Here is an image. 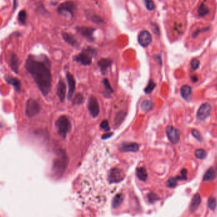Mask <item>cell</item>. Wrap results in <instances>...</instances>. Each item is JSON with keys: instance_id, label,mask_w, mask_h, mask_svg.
Masks as SVG:
<instances>
[{"instance_id": "1", "label": "cell", "mask_w": 217, "mask_h": 217, "mask_svg": "<svg viewBox=\"0 0 217 217\" xmlns=\"http://www.w3.org/2000/svg\"><path fill=\"white\" fill-rule=\"evenodd\" d=\"M24 67L33 77L42 95H48L52 83L51 64L48 58L44 55H29L26 60Z\"/></svg>"}, {"instance_id": "2", "label": "cell", "mask_w": 217, "mask_h": 217, "mask_svg": "<svg viewBox=\"0 0 217 217\" xmlns=\"http://www.w3.org/2000/svg\"><path fill=\"white\" fill-rule=\"evenodd\" d=\"M69 161L67 153L64 149H60L57 150L56 158L53 161V170L56 175H61L65 170Z\"/></svg>"}, {"instance_id": "3", "label": "cell", "mask_w": 217, "mask_h": 217, "mask_svg": "<svg viewBox=\"0 0 217 217\" xmlns=\"http://www.w3.org/2000/svg\"><path fill=\"white\" fill-rule=\"evenodd\" d=\"M96 53L97 52L95 49L91 47H87L86 48L83 49L79 55L75 56L74 60L83 65H89L92 63V59L95 56Z\"/></svg>"}, {"instance_id": "4", "label": "cell", "mask_w": 217, "mask_h": 217, "mask_svg": "<svg viewBox=\"0 0 217 217\" xmlns=\"http://www.w3.org/2000/svg\"><path fill=\"white\" fill-rule=\"evenodd\" d=\"M55 126L59 134L64 138L66 137L72 128L71 122L65 116H61L59 117L55 122Z\"/></svg>"}, {"instance_id": "5", "label": "cell", "mask_w": 217, "mask_h": 217, "mask_svg": "<svg viewBox=\"0 0 217 217\" xmlns=\"http://www.w3.org/2000/svg\"><path fill=\"white\" fill-rule=\"evenodd\" d=\"M41 111V106L39 103L36 100L29 99L27 100L26 104L25 114L27 118H33L37 115Z\"/></svg>"}, {"instance_id": "6", "label": "cell", "mask_w": 217, "mask_h": 217, "mask_svg": "<svg viewBox=\"0 0 217 217\" xmlns=\"http://www.w3.org/2000/svg\"><path fill=\"white\" fill-rule=\"evenodd\" d=\"M166 133L168 140L171 143L177 144L179 142L180 139L181 133L178 129L173 127V126H168L166 128Z\"/></svg>"}, {"instance_id": "7", "label": "cell", "mask_w": 217, "mask_h": 217, "mask_svg": "<svg viewBox=\"0 0 217 217\" xmlns=\"http://www.w3.org/2000/svg\"><path fill=\"white\" fill-rule=\"evenodd\" d=\"M76 9V5L72 1H66L60 5L58 8V13L62 15H71L72 16L74 11Z\"/></svg>"}, {"instance_id": "8", "label": "cell", "mask_w": 217, "mask_h": 217, "mask_svg": "<svg viewBox=\"0 0 217 217\" xmlns=\"http://www.w3.org/2000/svg\"><path fill=\"white\" fill-rule=\"evenodd\" d=\"M212 106L208 103H204L201 105L197 112L196 117L200 121H203L208 118L211 112H212Z\"/></svg>"}, {"instance_id": "9", "label": "cell", "mask_w": 217, "mask_h": 217, "mask_svg": "<svg viewBox=\"0 0 217 217\" xmlns=\"http://www.w3.org/2000/svg\"><path fill=\"white\" fill-rule=\"evenodd\" d=\"M88 109L93 118H97L100 113V106L96 97L92 96L90 97Z\"/></svg>"}, {"instance_id": "10", "label": "cell", "mask_w": 217, "mask_h": 217, "mask_svg": "<svg viewBox=\"0 0 217 217\" xmlns=\"http://www.w3.org/2000/svg\"><path fill=\"white\" fill-rule=\"evenodd\" d=\"M138 41L141 46H148L152 41V35L149 31L146 30L141 31L138 36Z\"/></svg>"}, {"instance_id": "11", "label": "cell", "mask_w": 217, "mask_h": 217, "mask_svg": "<svg viewBox=\"0 0 217 217\" xmlns=\"http://www.w3.org/2000/svg\"><path fill=\"white\" fill-rule=\"evenodd\" d=\"M140 146L135 142H123L119 147V150L121 152H136L139 150Z\"/></svg>"}, {"instance_id": "12", "label": "cell", "mask_w": 217, "mask_h": 217, "mask_svg": "<svg viewBox=\"0 0 217 217\" xmlns=\"http://www.w3.org/2000/svg\"><path fill=\"white\" fill-rule=\"evenodd\" d=\"M66 78H67L69 87L67 98L69 100H71L73 97L75 90H76V81H75L74 76L69 72L66 74Z\"/></svg>"}, {"instance_id": "13", "label": "cell", "mask_w": 217, "mask_h": 217, "mask_svg": "<svg viewBox=\"0 0 217 217\" xmlns=\"http://www.w3.org/2000/svg\"><path fill=\"white\" fill-rule=\"evenodd\" d=\"M5 80L8 84L14 87L17 92H21V83L20 80L17 79V78L12 76L10 74H7L5 76Z\"/></svg>"}, {"instance_id": "14", "label": "cell", "mask_w": 217, "mask_h": 217, "mask_svg": "<svg viewBox=\"0 0 217 217\" xmlns=\"http://www.w3.org/2000/svg\"><path fill=\"white\" fill-rule=\"evenodd\" d=\"M77 30L81 35L88 40L90 41H93L94 40L93 33L95 31V29H93V28L88 27H79L77 28Z\"/></svg>"}, {"instance_id": "15", "label": "cell", "mask_w": 217, "mask_h": 217, "mask_svg": "<svg viewBox=\"0 0 217 217\" xmlns=\"http://www.w3.org/2000/svg\"><path fill=\"white\" fill-rule=\"evenodd\" d=\"M56 95L61 102L64 101L66 96V85L64 81L59 79V82L56 86Z\"/></svg>"}, {"instance_id": "16", "label": "cell", "mask_w": 217, "mask_h": 217, "mask_svg": "<svg viewBox=\"0 0 217 217\" xmlns=\"http://www.w3.org/2000/svg\"><path fill=\"white\" fill-rule=\"evenodd\" d=\"M10 67L15 73L18 74V67H19V59L18 56L13 53H12L10 57Z\"/></svg>"}, {"instance_id": "17", "label": "cell", "mask_w": 217, "mask_h": 217, "mask_svg": "<svg viewBox=\"0 0 217 217\" xmlns=\"http://www.w3.org/2000/svg\"><path fill=\"white\" fill-rule=\"evenodd\" d=\"M201 201L200 194L199 193L195 194L190 204V211L191 213H194L198 209L201 204Z\"/></svg>"}, {"instance_id": "18", "label": "cell", "mask_w": 217, "mask_h": 217, "mask_svg": "<svg viewBox=\"0 0 217 217\" xmlns=\"http://www.w3.org/2000/svg\"><path fill=\"white\" fill-rule=\"evenodd\" d=\"M197 13L199 17H204L210 14V8L205 3H202L198 6Z\"/></svg>"}, {"instance_id": "19", "label": "cell", "mask_w": 217, "mask_h": 217, "mask_svg": "<svg viewBox=\"0 0 217 217\" xmlns=\"http://www.w3.org/2000/svg\"><path fill=\"white\" fill-rule=\"evenodd\" d=\"M62 37L65 41L67 42L70 45L74 47H78V43L77 40L72 34L67 33H62Z\"/></svg>"}, {"instance_id": "20", "label": "cell", "mask_w": 217, "mask_h": 217, "mask_svg": "<svg viewBox=\"0 0 217 217\" xmlns=\"http://www.w3.org/2000/svg\"><path fill=\"white\" fill-rule=\"evenodd\" d=\"M99 67L103 73H105L110 66L112 64V61L109 59H102L97 63Z\"/></svg>"}, {"instance_id": "21", "label": "cell", "mask_w": 217, "mask_h": 217, "mask_svg": "<svg viewBox=\"0 0 217 217\" xmlns=\"http://www.w3.org/2000/svg\"><path fill=\"white\" fill-rule=\"evenodd\" d=\"M215 178H216L215 169L213 167H211L207 169L206 172L205 173V174L204 175L203 180L204 182H211L215 180Z\"/></svg>"}, {"instance_id": "22", "label": "cell", "mask_w": 217, "mask_h": 217, "mask_svg": "<svg viewBox=\"0 0 217 217\" xmlns=\"http://www.w3.org/2000/svg\"><path fill=\"white\" fill-rule=\"evenodd\" d=\"M192 94V88L189 85H184L180 88V95L184 100H187Z\"/></svg>"}, {"instance_id": "23", "label": "cell", "mask_w": 217, "mask_h": 217, "mask_svg": "<svg viewBox=\"0 0 217 217\" xmlns=\"http://www.w3.org/2000/svg\"><path fill=\"white\" fill-rule=\"evenodd\" d=\"M126 116H127V113L124 111H119L116 115L114 119V124L116 128L119 127L122 124V122L124 120Z\"/></svg>"}, {"instance_id": "24", "label": "cell", "mask_w": 217, "mask_h": 217, "mask_svg": "<svg viewBox=\"0 0 217 217\" xmlns=\"http://www.w3.org/2000/svg\"><path fill=\"white\" fill-rule=\"evenodd\" d=\"M141 111L145 112H148L152 111L154 108V103L149 100H145L141 103Z\"/></svg>"}, {"instance_id": "25", "label": "cell", "mask_w": 217, "mask_h": 217, "mask_svg": "<svg viewBox=\"0 0 217 217\" xmlns=\"http://www.w3.org/2000/svg\"><path fill=\"white\" fill-rule=\"evenodd\" d=\"M137 177L141 180H145L147 177V171L146 168L144 167H140L139 168H137Z\"/></svg>"}, {"instance_id": "26", "label": "cell", "mask_w": 217, "mask_h": 217, "mask_svg": "<svg viewBox=\"0 0 217 217\" xmlns=\"http://www.w3.org/2000/svg\"><path fill=\"white\" fill-rule=\"evenodd\" d=\"M84 101V96L82 94L79 93H77L72 100V104L73 105H80Z\"/></svg>"}, {"instance_id": "27", "label": "cell", "mask_w": 217, "mask_h": 217, "mask_svg": "<svg viewBox=\"0 0 217 217\" xmlns=\"http://www.w3.org/2000/svg\"><path fill=\"white\" fill-rule=\"evenodd\" d=\"M156 86V83L154 82L153 80H150L149 81L148 84H147V86L146 87V88H145V90H144L145 93H146V94L151 93L153 92V90L155 89Z\"/></svg>"}, {"instance_id": "28", "label": "cell", "mask_w": 217, "mask_h": 217, "mask_svg": "<svg viewBox=\"0 0 217 217\" xmlns=\"http://www.w3.org/2000/svg\"><path fill=\"white\" fill-rule=\"evenodd\" d=\"M102 84L103 86H104L105 89L107 92V93L108 95H111V94L114 92V90H112V87L111 86V84H110L109 81L107 79H104L102 81Z\"/></svg>"}, {"instance_id": "29", "label": "cell", "mask_w": 217, "mask_h": 217, "mask_svg": "<svg viewBox=\"0 0 217 217\" xmlns=\"http://www.w3.org/2000/svg\"><path fill=\"white\" fill-rule=\"evenodd\" d=\"M207 206L211 210H215L217 206L216 200L215 197L211 196L209 197L208 200H207Z\"/></svg>"}, {"instance_id": "30", "label": "cell", "mask_w": 217, "mask_h": 217, "mask_svg": "<svg viewBox=\"0 0 217 217\" xmlns=\"http://www.w3.org/2000/svg\"><path fill=\"white\" fill-rule=\"evenodd\" d=\"M18 20L22 24H25L27 20V12L25 10H21L18 15Z\"/></svg>"}, {"instance_id": "31", "label": "cell", "mask_w": 217, "mask_h": 217, "mask_svg": "<svg viewBox=\"0 0 217 217\" xmlns=\"http://www.w3.org/2000/svg\"><path fill=\"white\" fill-rule=\"evenodd\" d=\"M195 156L199 159H204L206 157V152L203 149H198L195 150Z\"/></svg>"}, {"instance_id": "32", "label": "cell", "mask_w": 217, "mask_h": 217, "mask_svg": "<svg viewBox=\"0 0 217 217\" xmlns=\"http://www.w3.org/2000/svg\"><path fill=\"white\" fill-rule=\"evenodd\" d=\"M145 3V5L147 9L149 11H152L155 9L154 3L152 0H144Z\"/></svg>"}, {"instance_id": "33", "label": "cell", "mask_w": 217, "mask_h": 217, "mask_svg": "<svg viewBox=\"0 0 217 217\" xmlns=\"http://www.w3.org/2000/svg\"><path fill=\"white\" fill-rule=\"evenodd\" d=\"M88 17H89L90 20L92 21L93 22L97 23V24L103 22V20H102V18H100L99 16H98V15H97L95 14H94V15H90V14H89L88 15Z\"/></svg>"}, {"instance_id": "34", "label": "cell", "mask_w": 217, "mask_h": 217, "mask_svg": "<svg viewBox=\"0 0 217 217\" xmlns=\"http://www.w3.org/2000/svg\"><path fill=\"white\" fill-rule=\"evenodd\" d=\"M192 135L193 136L196 138V139L199 141H203V137L201 136V135L200 133V132L198 131L196 129H193L191 131Z\"/></svg>"}, {"instance_id": "35", "label": "cell", "mask_w": 217, "mask_h": 217, "mask_svg": "<svg viewBox=\"0 0 217 217\" xmlns=\"http://www.w3.org/2000/svg\"><path fill=\"white\" fill-rule=\"evenodd\" d=\"M199 65H200V61L197 59H193L191 61L190 66H191V69H193V71L197 70V69L199 68Z\"/></svg>"}, {"instance_id": "36", "label": "cell", "mask_w": 217, "mask_h": 217, "mask_svg": "<svg viewBox=\"0 0 217 217\" xmlns=\"http://www.w3.org/2000/svg\"><path fill=\"white\" fill-rule=\"evenodd\" d=\"M178 180H185L187 178V170L185 168L182 169L180 171V175L176 177Z\"/></svg>"}, {"instance_id": "37", "label": "cell", "mask_w": 217, "mask_h": 217, "mask_svg": "<svg viewBox=\"0 0 217 217\" xmlns=\"http://www.w3.org/2000/svg\"><path fill=\"white\" fill-rule=\"evenodd\" d=\"M100 128H101L102 130H104L105 131H109L110 130V127H109V122L107 120H103L100 123Z\"/></svg>"}, {"instance_id": "38", "label": "cell", "mask_w": 217, "mask_h": 217, "mask_svg": "<svg viewBox=\"0 0 217 217\" xmlns=\"http://www.w3.org/2000/svg\"><path fill=\"white\" fill-rule=\"evenodd\" d=\"M177 178H174V177H171L169 179V180L168 182V185L169 187H174L177 185Z\"/></svg>"}, {"instance_id": "39", "label": "cell", "mask_w": 217, "mask_h": 217, "mask_svg": "<svg viewBox=\"0 0 217 217\" xmlns=\"http://www.w3.org/2000/svg\"><path fill=\"white\" fill-rule=\"evenodd\" d=\"M151 27L154 34H156L157 36H159L160 34V31H159V27L158 26V25L156 23H152Z\"/></svg>"}, {"instance_id": "40", "label": "cell", "mask_w": 217, "mask_h": 217, "mask_svg": "<svg viewBox=\"0 0 217 217\" xmlns=\"http://www.w3.org/2000/svg\"><path fill=\"white\" fill-rule=\"evenodd\" d=\"M154 57L155 61L157 62H158L160 65H161V64H162V59H161V56H160V55H155L154 56Z\"/></svg>"}, {"instance_id": "41", "label": "cell", "mask_w": 217, "mask_h": 217, "mask_svg": "<svg viewBox=\"0 0 217 217\" xmlns=\"http://www.w3.org/2000/svg\"><path fill=\"white\" fill-rule=\"evenodd\" d=\"M112 135V133H105L103 135H102V138L103 140V139H107L108 138H110Z\"/></svg>"}, {"instance_id": "42", "label": "cell", "mask_w": 217, "mask_h": 217, "mask_svg": "<svg viewBox=\"0 0 217 217\" xmlns=\"http://www.w3.org/2000/svg\"><path fill=\"white\" fill-rule=\"evenodd\" d=\"M191 80L193 83H196L198 81V78L196 75H193V76H191Z\"/></svg>"}, {"instance_id": "43", "label": "cell", "mask_w": 217, "mask_h": 217, "mask_svg": "<svg viewBox=\"0 0 217 217\" xmlns=\"http://www.w3.org/2000/svg\"><path fill=\"white\" fill-rule=\"evenodd\" d=\"M3 127H4V126L1 123H0V128H3Z\"/></svg>"}]
</instances>
